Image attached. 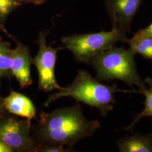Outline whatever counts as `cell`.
Listing matches in <instances>:
<instances>
[{"mask_svg": "<svg viewBox=\"0 0 152 152\" xmlns=\"http://www.w3.org/2000/svg\"><path fill=\"white\" fill-rule=\"evenodd\" d=\"M12 60V49L11 44L4 41L0 37V78H10L12 76L11 65Z\"/></svg>", "mask_w": 152, "mask_h": 152, "instance_id": "cell-12", "label": "cell"}, {"mask_svg": "<svg viewBox=\"0 0 152 152\" xmlns=\"http://www.w3.org/2000/svg\"><path fill=\"white\" fill-rule=\"evenodd\" d=\"M31 121L6 114L0 117V140L14 152H34L36 143L30 136Z\"/></svg>", "mask_w": 152, "mask_h": 152, "instance_id": "cell-6", "label": "cell"}, {"mask_svg": "<svg viewBox=\"0 0 152 152\" xmlns=\"http://www.w3.org/2000/svg\"><path fill=\"white\" fill-rule=\"evenodd\" d=\"M117 92L139 93V90H120L115 85L108 86L102 84L92 77L87 71L81 69L71 85L67 87H61L58 92L50 95L44 106L48 107L60 98L72 97L77 102L98 109L101 115L106 116L109 112L114 108V105L116 103L114 94Z\"/></svg>", "mask_w": 152, "mask_h": 152, "instance_id": "cell-2", "label": "cell"}, {"mask_svg": "<svg viewBox=\"0 0 152 152\" xmlns=\"http://www.w3.org/2000/svg\"><path fill=\"white\" fill-rule=\"evenodd\" d=\"M0 152H14V151L10 147L0 140Z\"/></svg>", "mask_w": 152, "mask_h": 152, "instance_id": "cell-18", "label": "cell"}, {"mask_svg": "<svg viewBox=\"0 0 152 152\" xmlns=\"http://www.w3.org/2000/svg\"><path fill=\"white\" fill-rule=\"evenodd\" d=\"M142 0H105V5L112 25L130 32L131 23Z\"/></svg>", "mask_w": 152, "mask_h": 152, "instance_id": "cell-7", "label": "cell"}, {"mask_svg": "<svg viewBox=\"0 0 152 152\" xmlns=\"http://www.w3.org/2000/svg\"><path fill=\"white\" fill-rule=\"evenodd\" d=\"M1 78H0V87H1Z\"/></svg>", "mask_w": 152, "mask_h": 152, "instance_id": "cell-20", "label": "cell"}, {"mask_svg": "<svg viewBox=\"0 0 152 152\" xmlns=\"http://www.w3.org/2000/svg\"><path fill=\"white\" fill-rule=\"evenodd\" d=\"M7 110L4 102V98L0 97V117L6 114Z\"/></svg>", "mask_w": 152, "mask_h": 152, "instance_id": "cell-17", "label": "cell"}, {"mask_svg": "<svg viewBox=\"0 0 152 152\" xmlns=\"http://www.w3.org/2000/svg\"><path fill=\"white\" fill-rule=\"evenodd\" d=\"M49 30L39 33L36 42L39 46L38 53L33 58V64L37 68L38 74V88L44 92L54 90H59V85L55 76V66L58 53L65 47L53 48L46 44V37Z\"/></svg>", "mask_w": 152, "mask_h": 152, "instance_id": "cell-5", "label": "cell"}, {"mask_svg": "<svg viewBox=\"0 0 152 152\" xmlns=\"http://www.w3.org/2000/svg\"><path fill=\"white\" fill-rule=\"evenodd\" d=\"M14 39L16 45L12 49L11 73L21 88H26L32 84L31 66L33 64V58L27 47L15 39Z\"/></svg>", "mask_w": 152, "mask_h": 152, "instance_id": "cell-8", "label": "cell"}, {"mask_svg": "<svg viewBox=\"0 0 152 152\" xmlns=\"http://www.w3.org/2000/svg\"><path fill=\"white\" fill-rule=\"evenodd\" d=\"M39 118L34 127V136H31L36 144L53 143L73 147L101 127L98 121H89L84 117L79 104L49 113L41 112Z\"/></svg>", "mask_w": 152, "mask_h": 152, "instance_id": "cell-1", "label": "cell"}, {"mask_svg": "<svg viewBox=\"0 0 152 152\" xmlns=\"http://www.w3.org/2000/svg\"><path fill=\"white\" fill-rule=\"evenodd\" d=\"M120 152H152V133L134 135L120 139L118 141Z\"/></svg>", "mask_w": 152, "mask_h": 152, "instance_id": "cell-10", "label": "cell"}, {"mask_svg": "<svg viewBox=\"0 0 152 152\" xmlns=\"http://www.w3.org/2000/svg\"><path fill=\"white\" fill-rule=\"evenodd\" d=\"M144 82L147 83L149 88L147 89L146 91L144 93V95L145 97V102H144V108L142 111L139 114H137L136 117L134 118V121L131 122L130 125L126 127H124L121 130H125L126 131H130L132 132L134 127L136 123L143 117H152V78L148 77L145 78Z\"/></svg>", "mask_w": 152, "mask_h": 152, "instance_id": "cell-13", "label": "cell"}, {"mask_svg": "<svg viewBox=\"0 0 152 152\" xmlns=\"http://www.w3.org/2000/svg\"><path fill=\"white\" fill-rule=\"evenodd\" d=\"M130 49L135 54H139L145 59L152 61V36L147 35L137 31L132 38L125 41Z\"/></svg>", "mask_w": 152, "mask_h": 152, "instance_id": "cell-11", "label": "cell"}, {"mask_svg": "<svg viewBox=\"0 0 152 152\" xmlns=\"http://www.w3.org/2000/svg\"><path fill=\"white\" fill-rule=\"evenodd\" d=\"M140 31L141 32L147 34V35H150L152 36V22L146 28H144V29H140Z\"/></svg>", "mask_w": 152, "mask_h": 152, "instance_id": "cell-19", "label": "cell"}, {"mask_svg": "<svg viewBox=\"0 0 152 152\" xmlns=\"http://www.w3.org/2000/svg\"><path fill=\"white\" fill-rule=\"evenodd\" d=\"M48 0H24V4H31L35 5H40Z\"/></svg>", "mask_w": 152, "mask_h": 152, "instance_id": "cell-16", "label": "cell"}, {"mask_svg": "<svg viewBox=\"0 0 152 152\" xmlns=\"http://www.w3.org/2000/svg\"><path fill=\"white\" fill-rule=\"evenodd\" d=\"M72 149V147L64 148L63 145L53 143L36 144L34 152H69Z\"/></svg>", "mask_w": 152, "mask_h": 152, "instance_id": "cell-15", "label": "cell"}, {"mask_svg": "<svg viewBox=\"0 0 152 152\" xmlns=\"http://www.w3.org/2000/svg\"><path fill=\"white\" fill-rule=\"evenodd\" d=\"M24 4V0H0V30L11 38L12 37L5 28L7 19L12 11Z\"/></svg>", "mask_w": 152, "mask_h": 152, "instance_id": "cell-14", "label": "cell"}, {"mask_svg": "<svg viewBox=\"0 0 152 152\" xmlns=\"http://www.w3.org/2000/svg\"><path fill=\"white\" fill-rule=\"evenodd\" d=\"M135 55L130 48L114 45L94 56L88 64L95 69L98 80H120L132 88L134 86L139 87V93L144 95L147 88L137 71Z\"/></svg>", "mask_w": 152, "mask_h": 152, "instance_id": "cell-3", "label": "cell"}, {"mask_svg": "<svg viewBox=\"0 0 152 152\" xmlns=\"http://www.w3.org/2000/svg\"><path fill=\"white\" fill-rule=\"evenodd\" d=\"M127 32L119 27L112 26L108 31L102 30L99 32L73 34L64 36L61 42L69 50L78 62L89 64L94 56L110 48L118 42H125Z\"/></svg>", "mask_w": 152, "mask_h": 152, "instance_id": "cell-4", "label": "cell"}, {"mask_svg": "<svg viewBox=\"0 0 152 152\" xmlns=\"http://www.w3.org/2000/svg\"><path fill=\"white\" fill-rule=\"evenodd\" d=\"M6 109L11 114L29 120L36 118V110L32 100L27 96L12 91L4 98Z\"/></svg>", "mask_w": 152, "mask_h": 152, "instance_id": "cell-9", "label": "cell"}]
</instances>
